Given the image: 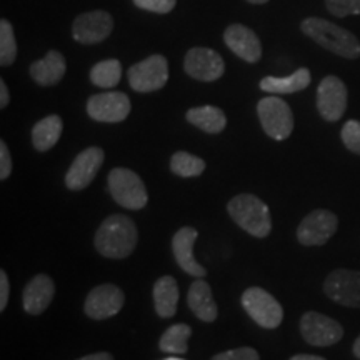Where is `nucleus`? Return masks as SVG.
<instances>
[{
  "label": "nucleus",
  "instance_id": "f257e3e1",
  "mask_svg": "<svg viewBox=\"0 0 360 360\" xmlns=\"http://www.w3.org/2000/svg\"><path fill=\"white\" fill-rule=\"evenodd\" d=\"M139 242L134 220L125 215H110L96 233V249L103 257L125 259L132 254Z\"/></svg>",
  "mask_w": 360,
  "mask_h": 360
},
{
  "label": "nucleus",
  "instance_id": "f03ea898",
  "mask_svg": "<svg viewBox=\"0 0 360 360\" xmlns=\"http://www.w3.org/2000/svg\"><path fill=\"white\" fill-rule=\"evenodd\" d=\"M302 32L327 49L328 52L335 53L344 58H359L360 57V42L352 32L342 29V27L332 24L326 19L319 17H309L300 25Z\"/></svg>",
  "mask_w": 360,
  "mask_h": 360
},
{
  "label": "nucleus",
  "instance_id": "7ed1b4c3",
  "mask_svg": "<svg viewBox=\"0 0 360 360\" xmlns=\"http://www.w3.org/2000/svg\"><path fill=\"white\" fill-rule=\"evenodd\" d=\"M227 209L233 222L250 236L264 238L272 231L269 207L252 193H240V195L233 197L229 202Z\"/></svg>",
  "mask_w": 360,
  "mask_h": 360
},
{
  "label": "nucleus",
  "instance_id": "20e7f679",
  "mask_svg": "<svg viewBox=\"0 0 360 360\" xmlns=\"http://www.w3.org/2000/svg\"><path fill=\"white\" fill-rule=\"evenodd\" d=\"M109 191L117 204L125 209L141 210L147 205L148 195L142 179L130 169H114L109 174Z\"/></svg>",
  "mask_w": 360,
  "mask_h": 360
},
{
  "label": "nucleus",
  "instance_id": "39448f33",
  "mask_svg": "<svg viewBox=\"0 0 360 360\" xmlns=\"http://www.w3.org/2000/svg\"><path fill=\"white\" fill-rule=\"evenodd\" d=\"M260 124L269 137L283 141L294 130V115L290 107L278 97H265L257 105Z\"/></svg>",
  "mask_w": 360,
  "mask_h": 360
},
{
  "label": "nucleus",
  "instance_id": "423d86ee",
  "mask_svg": "<svg viewBox=\"0 0 360 360\" xmlns=\"http://www.w3.org/2000/svg\"><path fill=\"white\" fill-rule=\"evenodd\" d=\"M129 84L135 92H154L167 84L169 80V64L164 56L147 57L146 60L139 62L129 69Z\"/></svg>",
  "mask_w": 360,
  "mask_h": 360
},
{
  "label": "nucleus",
  "instance_id": "0eeeda50",
  "mask_svg": "<svg viewBox=\"0 0 360 360\" xmlns=\"http://www.w3.org/2000/svg\"><path fill=\"white\" fill-rule=\"evenodd\" d=\"M242 305L247 314L264 328H277L282 323V305L260 287H250L242 295Z\"/></svg>",
  "mask_w": 360,
  "mask_h": 360
},
{
  "label": "nucleus",
  "instance_id": "6e6552de",
  "mask_svg": "<svg viewBox=\"0 0 360 360\" xmlns=\"http://www.w3.org/2000/svg\"><path fill=\"white\" fill-rule=\"evenodd\" d=\"M323 292L337 304L360 309V270H334L326 278Z\"/></svg>",
  "mask_w": 360,
  "mask_h": 360
},
{
  "label": "nucleus",
  "instance_id": "1a4fd4ad",
  "mask_svg": "<svg viewBox=\"0 0 360 360\" xmlns=\"http://www.w3.org/2000/svg\"><path fill=\"white\" fill-rule=\"evenodd\" d=\"M300 332L304 340L315 347L334 345L344 335V328L334 319L319 312H307L300 319Z\"/></svg>",
  "mask_w": 360,
  "mask_h": 360
},
{
  "label": "nucleus",
  "instance_id": "9d476101",
  "mask_svg": "<svg viewBox=\"0 0 360 360\" xmlns=\"http://www.w3.org/2000/svg\"><path fill=\"white\" fill-rule=\"evenodd\" d=\"M114 29V19L105 11H92L80 13L72 25V37L85 45L101 44L109 37Z\"/></svg>",
  "mask_w": 360,
  "mask_h": 360
},
{
  "label": "nucleus",
  "instance_id": "9b49d317",
  "mask_svg": "<svg viewBox=\"0 0 360 360\" xmlns=\"http://www.w3.org/2000/svg\"><path fill=\"white\" fill-rule=\"evenodd\" d=\"M317 109L327 122H337L347 109V89L335 75H328L317 89Z\"/></svg>",
  "mask_w": 360,
  "mask_h": 360
},
{
  "label": "nucleus",
  "instance_id": "f8f14e48",
  "mask_svg": "<svg viewBox=\"0 0 360 360\" xmlns=\"http://www.w3.org/2000/svg\"><path fill=\"white\" fill-rule=\"evenodd\" d=\"M339 227V219L330 210H314L300 222L297 238L302 245H322L334 236Z\"/></svg>",
  "mask_w": 360,
  "mask_h": 360
},
{
  "label": "nucleus",
  "instance_id": "ddd939ff",
  "mask_svg": "<svg viewBox=\"0 0 360 360\" xmlns=\"http://www.w3.org/2000/svg\"><path fill=\"white\" fill-rule=\"evenodd\" d=\"M87 114L97 122H122L130 114V101L122 92L97 94L89 98Z\"/></svg>",
  "mask_w": 360,
  "mask_h": 360
},
{
  "label": "nucleus",
  "instance_id": "4468645a",
  "mask_svg": "<svg viewBox=\"0 0 360 360\" xmlns=\"http://www.w3.org/2000/svg\"><path fill=\"white\" fill-rule=\"evenodd\" d=\"M184 69L192 79L202 80V82H214L224 75L225 64L220 53L212 49L193 47L187 52Z\"/></svg>",
  "mask_w": 360,
  "mask_h": 360
},
{
  "label": "nucleus",
  "instance_id": "2eb2a0df",
  "mask_svg": "<svg viewBox=\"0 0 360 360\" xmlns=\"http://www.w3.org/2000/svg\"><path fill=\"white\" fill-rule=\"evenodd\" d=\"M125 295L114 283H103L90 290L85 300V314L94 321L114 317L124 307Z\"/></svg>",
  "mask_w": 360,
  "mask_h": 360
},
{
  "label": "nucleus",
  "instance_id": "dca6fc26",
  "mask_svg": "<svg viewBox=\"0 0 360 360\" xmlns=\"http://www.w3.org/2000/svg\"><path fill=\"white\" fill-rule=\"evenodd\" d=\"M103 164V150L101 147H89L75 157L67 170L65 186L70 191H82L97 177Z\"/></svg>",
  "mask_w": 360,
  "mask_h": 360
},
{
  "label": "nucleus",
  "instance_id": "f3484780",
  "mask_svg": "<svg viewBox=\"0 0 360 360\" xmlns=\"http://www.w3.org/2000/svg\"><path fill=\"white\" fill-rule=\"evenodd\" d=\"M224 40L227 44V47L236 56L250 62V64L259 62L260 57H262V44H260V39L249 27L240 24L229 25L224 32Z\"/></svg>",
  "mask_w": 360,
  "mask_h": 360
},
{
  "label": "nucleus",
  "instance_id": "a211bd4d",
  "mask_svg": "<svg viewBox=\"0 0 360 360\" xmlns=\"http://www.w3.org/2000/svg\"><path fill=\"white\" fill-rule=\"evenodd\" d=\"M197 236L199 233L193 227H182L177 231L172 238L174 257L180 265V269L186 270L188 276L205 277L207 270L200 264H197L195 257H193V244H195Z\"/></svg>",
  "mask_w": 360,
  "mask_h": 360
},
{
  "label": "nucleus",
  "instance_id": "6ab92c4d",
  "mask_svg": "<svg viewBox=\"0 0 360 360\" xmlns=\"http://www.w3.org/2000/svg\"><path fill=\"white\" fill-rule=\"evenodd\" d=\"M56 294V285L49 276H35L24 289V309L27 314L39 315L49 307Z\"/></svg>",
  "mask_w": 360,
  "mask_h": 360
},
{
  "label": "nucleus",
  "instance_id": "aec40b11",
  "mask_svg": "<svg viewBox=\"0 0 360 360\" xmlns=\"http://www.w3.org/2000/svg\"><path fill=\"white\" fill-rule=\"evenodd\" d=\"M65 58L60 52L51 51L47 56L40 60H35L30 65V75L39 85L49 87V85H56L65 75Z\"/></svg>",
  "mask_w": 360,
  "mask_h": 360
},
{
  "label": "nucleus",
  "instance_id": "412c9836",
  "mask_svg": "<svg viewBox=\"0 0 360 360\" xmlns=\"http://www.w3.org/2000/svg\"><path fill=\"white\" fill-rule=\"evenodd\" d=\"M188 307L197 319L202 322H214L217 319V304H215L212 290H210L209 283L204 281L193 282L188 289Z\"/></svg>",
  "mask_w": 360,
  "mask_h": 360
},
{
  "label": "nucleus",
  "instance_id": "4be33fe9",
  "mask_svg": "<svg viewBox=\"0 0 360 360\" xmlns=\"http://www.w3.org/2000/svg\"><path fill=\"white\" fill-rule=\"evenodd\" d=\"M179 285L170 276L160 277L154 285V305L160 317L169 319L177 312Z\"/></svg>",
  "mask_w": 360,
  "mask_h": 360
},
{
  "label": "nucleus",
  "instance_id": "5701e85b",
  "mask_svg": "<svg viewBox=\"0 0 360 360\" xmlns=\"http://www.w3.org/2000/svg\"><path fill=\"white\" fill-rule=\"evenodd\" d=\"M312 75L309 69H299L289 77H265L260 80V89L269 94H295L307 89Z\"/></svg>",
  "mask_w": 360,
  "mask_h": 360
},
{
  "label": "nucleus",
  "instance_id": "b1692460",
  "mask_svg": "<svg viewBox=\"0 0 360 360\" xmlns=\"http://www.w3.org/2000/svg\"><path fill=\"white\" fill-rule=\"evenodd\" d=\"M62 119L58 115H49L39 120L32 129V143L39 152H47L56 146L62 134Z\"/></svg>",
  "mask_w": 360,
  "mask_h": 360
},
{
  "label": "nucleus",
  "instance_id": "393cba45",
  "mask_svg": "<svg viewBox=\"0 0 360 360\" xmlns=\"http://www.w3.org/2000/svg\"><path fill=\"white\" fill-rule=\"evenodd\" d=\"M186 117L188 122L207 134H220L225 129V125H227V119H225L224 112L212 105L195 107V109L188 110Z\"/></svg>",
  "mask_w": 360,
  "mask_h": 360
},
{
  "label": "nucleus",
  "instance_id": "a878e982",
  "mask_svg": "<svg viewBox=\"0 0 360 360\" xmlns=\"http://www.w3.org/2000/svg\"><path fill=\"white\" fill-rule=\"evenodd\" d=\"M192 335V328L187 323H175L169 327L160 337L159 347L167 354H186L188 350V339Z\"/></svg>",
  "mask_w": 360,
  "mask_h": 360
},
{
  "label": "nucleus",
  "instance_id": "bb28decb",
  "mask_svg": "<svg viewBox=\"0 0 360 360\" xmlns=\"http://www.w3.org/2000/svg\"><path fill=\"white\" fill-rule=\"evenodd\" d=\"M122 77V64L115 58L102 60L92 67L90 70V80L94 85L102 89H112L120 82Z\"/></svg>",
  "mask_w": 360,
  "mask_h": 360
},
{
  "label": "nucleus",
  "instance_id": "cd10ccee",
  "mask_svg": "<svg viewBox=\"0 0 360 360\" xmlns=\"http://www.w3.org/2000/svg\"><path fill=\"white\" fill-rule=\"evenodd\" d=\"M170 170L179 177H197L205 170V162L188 152H177L170 159Z\"/></svg>",
  "mask_w": 360,
  "mask_h": 360
},
{
  "label": "nucleus",
  "instance_id": "c85d7f7f",
  "mask_svg": "<svg viewBox=\"0 0 360 360\" xmlns=\"http://www.w3.org/2000/svg\"><path fill=\"white\" fill-rule=\"evenodd\" d=\"M17 57V40L12 24L7 19L0 20V64L12 65Z\"/></svg>",
  "mask_w": 360,
  "mask_h": 360
},
{
  "label": "nucleus",
  "instance_id": "c756f323",
  "mask_svg": "<svg viewBox=\"0 0 360 360\" xmlns=\"http://www.w3.org/2000/svg\"><path fill=\"white\" fill-rule=\"evenodd\" d=\"M326 7L335 17L360 15V0H326Z\"/></svg>",
  "mask_w": 360,
  "mask_h": 360
},
{
  "label": "nucleus",
  "instance_id": "7c9ffc66",
  "mask_svg": "<svg viewBox=\"0 0 360 360\" xmlns=\"http://www.w3.org/2000/svg\"><path fill=\"white\" fill-rule=\"evenodd\" d=\"M342 142L350 152L360 155V122L359 120H349L342 129Z\"/></svg>",
  "mask_w": 360,
  "mask_h": 360
},
{
  "label": "nucleus",
  "instance_id": "2f4dec72",
  "mask_svg": "<svg viewBox=\"0 0 360 360\" xmlns=\"http://www.w3.org/2000/svg\"><path fill=\"white\" fill-rule=\"evenodd\" d=\"M139 8L154 13H169L177 4V0H134Z\"/></svg>",
  "mask_w": 360,
  "mask_h": 360
},
{
  "label": "nucleus",
  "instance_id": "473e14b6",
  "mask_svg": "<svg viewBox=\"0 0 360 360\" xmlns=\"http://www.w3.org/2000/svg\"><path fill=\"white\" fill-rule=\"evenodd\" d=\"M212 360H260L257 350L252 347H240L217 354Z\"/></svg>",
  "mask_w": 360,
  "mask_h": 360
},
{
  "label": "nucleus",
  "instance_id": "72a5a7b5",
  "mask_svg": "<svg viewBox=\"0 0 360 360\" xmlns=\"http://www.w3.org/2000/svg\"><path fill=\"white\" fill-rule=\"evenodd\" d=\"M12 172V159L11 152H8L7 143L0 142V179L6 180Z\"/></svg>",
  "mask_w": 360,
  "mask_h": 360
},
{
  "label": "nucleus",
  "instance_id": "f704fd0d",
  "mask_svg": "<svg viewBox=\"0 0 360 360\" xmlns=\"http://www.w3.org/2000/svg\"><path fill=\"white\" fill-rule=\"evenodd\" d=\"M8 289H11V285H8V277L2 270V272H0V310H6L7 307Z\"/></svg>",
  "mask_w": 360,
  "mask_h": 360
},
{
  "label": "nucleus",
  "instance_id": "c9c22d12",
  "mask_svg": "<svg viewBox=\"0 0 360 360\" xmlns=\"http://www.w3.org/2000/svg\"><path fill=\"white\" fill-rule=\"evenodd\" d=\"M8 101H11V96H8V89H7V84L4 82H0V107H7V103H8Z\"/></svg>",
  "mask_w": 360,
  "mask_h": 360
},
{
  "label": "nucleus",
  "instance_id": "e433bc0d",
  "mask_svg": "<svg viewBox=\"0 0 360 360\" xmlns=\"http://www.w3.org/2000/svg\"><path fill=\"white\" fill-rule=\"evenodd\" d=\"M79 360H114V357H112L109 352H97V354L85 355V357L79 359Z\"/></svg>",
  "mask_w": 360,
  "mask_h": 360
},
{
  "label": "nucleus",
  "instance_id": "4c0bfd02",
  "mask_svg": "<svg viewBox=\"0 0 360 360\" xmlns=\"http://www.w3.org/2000/svg\"><path fill=\"white\" fill-rule=\"evenodd\" d=\"M290 360H326L323 357H319V355H307V354H299L294 355Z\"/></svg>",
  "mask_w": 360,
  "mask_h": 360
},
{
  "label": "nucleus",
  "instance_id": "58836bf2",
  "mask_svg": "<svg viewBox=\"0 0 360 360\" xmlns=\"http://www.w3.org/2000/svg\"><path fill=\"white\" fill-rule=\"evenodd\" d=\"M354 355L357 359H360V335L357 337V340H355V344H354Z\"/></svg>",
  "mask_w": 360,
  "mask_h": 360
},
{
  "label": "nucleus",
  "instance_id": "ea45409f",
  "mask_svg": "<svg viewBox=\"0 0 360 360\" xmlns=\"http://www.w3.org/2000/svg\"><path fill=\"white\" fill-rule=\"evenodd\" d=\"M247 2H250V4H267L269 0H247Z\"/></svg>",
  "mask_w": 360,
  "mask_h": 360
},
{
  "label": "nucleus",
  "instance_id": "a19ab883",
  "mask_svg": "<svg viewBox=\"0 0 360 360\" xmlns=\"http://www.w3.org/2000/svg\"><path fill=\"white\" fill-rule=\"evenodd\" d=\"M167 360H182V359H167Z\"/></svg>",
  "mask_w": 360,
  "mask_h": 360
}]
</instances>
